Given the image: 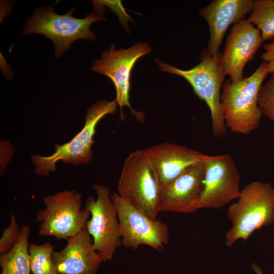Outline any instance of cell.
<instances>
[{
    "label": "cell",
    "instance_id": "cell-1",
    "mask_svg": "<svg viewBox=\"0 0 274 274\" xmlns=\"http://www.w3.org/2000/svg\"><path fill=\"white\" fill-rule=\"evenodd\" d=\"M92 13L84 18L73 17L76 11L73 7L64 15L56 14L54 7H44L36 9L25 24L22 36L31 33L43 35L50 39L54 45V54L60 57L71 47L72 44L79 39L94 41L96 35L89 28L95 22L106 20L104 14L105 6L100 1H92Z\"/></svg>",
    "mask_w": 274,
    "mask_h": 274
},
{
    "label": "cell",
    "instance_id": "cell-2",
    "mask_svg": "<svg viewBox=\"0 0 274 274\" xmlns=\"http://www.w3.org/2000/svg\"><path fill=\"white\" fill-rule=\"evenodd\" d=\"M237 200L227 213L232 223L225 235L228 247L239 239L246 243L256 230L274 224V187L269 183L256 181L246 185Z\"/></svg>",
    "mask_w": 274,
    "mask_h": 274
},
{
    "label": "cell",
    "instance_id": "cell-3",
    "mask_svg": "<svg viewBox=\"0 0 274 274\" xmlns=\"http://www.w3.org/2000/svg\"><path fill=\"white\" fill-rule=\"evenodd\" d=\"M267 74L263 62L249 77L236 82L229 79L223 84L221 105L227 129L248 134L259 127L262 114L258 95Z\"/></svg>",
    "mask_w": 274,
    "mask_h": 274
},
{
    "label": "cell",
    "instance_id": "cell-4",
    "mask_svg": "<svg viewBox=\"0 0 274 274\" xmlns=\"http://www.w3.org/2000/svg\"><path fill=\"white\" fill-rule=\"evenodd\" d=\"M115 100H99L89 108L85 115V124L82 130L70 141L54 145L55 151L51 155L43 156L33 154L30 156L35 173L44 178L56 170L59 161L74 166L86 164L92 161L93 136L99 121L105 116L114 114L117 111Z\"/></svg>",
    "mask_w": 274,
    "mask_h": 274
},
{
    "label": "cell",
    "instance_id": "cell-5",
    "mask_svg": "<svg viewBox=\"0 0 274 274\" xmlns=\"http://www.w3.org/2000/svg\"><path fill=\"white\" fill-rule=\"evenodd\" d=\"M221 53L212 55L207 49L200 54L199 63L183 70L155 58L157 70L180 76L191 85L195 94L208 105L211 117L212 129L216 138L222 137L227 131L221 110L220 91L225 77L220 64Z\"/></svg>",
    "mask_w": 274,
    "mask_h": 274
},
{
    "label": "cell",
    "instance_id": "cell-6",
    "mask_svg": "<svg viewBox=\"0 0 274 274\" xmlns=\"http://www.w3.org/2000/svg\"><path fill=\"white\" fill-rule=\"evenodd\" d=\"M161 183L145 150L131 153L125 159L118 184V193L146 216L156 219L160 211Z\"/></svg>",
    "mask_w": 274,
    "mask_h": 274
},
{
    "label": "cell",
    "instance_id": "cell-7",
    "mask_svg": "<svg viewBox=\"0 0 274 274\" xmlns=\"http://www.w3.org/2000/svg\"><path fill=\"white\" fill-rule=\"evenodd\" d=\"M45 208L36 215L38 233L67 239L79 233L90 219V213L82 208V194L75 190L57 192L43 197Z\"/></svg>",
    "mask_w": 274,
    "mask_h": 274
},
{
    "label": "cell",
    "instance_id": "cell-8",
    "mask_svg": "<svg viewBox=\"0 0 274 274\" xmlns=\"http://www.w3.org/2000/svg\"><path fill=\"white\" fill-rule=\"evenodd\" d=\"M92 188L97 197L89 196L85 201L84 209L91 215L86 227L92 238L93 249L106 262L113 259L122 244L118 214L109 189L99 184Z\"/></svg>",
    "mask_w": 274,
    "mask_h": 274
},
{
    "label": "cell",
    "instance_id": "cell-9",
    "mask_svg": "<svg viewBox=\"0 0 274 274\" xmlns=\"http://www.w3.org/2000/svg\"><path fill=\"white\" fill-rule=\"evenodd\" d=\"M111 197L118 214L122 244L133 250L144 245L161 251L169 240L167 225L149 218L117 193Z\"/></svg>",
    "mask_w": 274,
    "mask_h": 274
},
{
    "label": "cell",
    "instance_id": "cell-10",
    "mask_svg": "<svg viewBox=\"0 0 274 274\" xmlns=\"http://www.w3.org/2000/svg\"><path fill=\"white\" fill-rule=\"evenodd\" d=\"M146 42H138L127 49H116L111 44L109 50L102 52L101 57L92 62L91 70L109 78L116 90L115 101L122 110L128 107L136 117L142 118L129 102L130 78L131 71L138 60L152 51Z\"/></svg>",
    "mask_w": 274,
    "mask_h": 274
},
{
    "label": "cell",
    "instance_id": "cell-11",
    "mask_svg": "<svg viewBox=\"0 0 274 274\" xmlns=\"http://www.w3.org/2000/svg\"><path fill=\"white\" fill-rule=\"evenodd\" d=\"M240 183L239 173L230 155L212 156L206 162L204 188L198 210L219 209L237 199Z\"/></svg>",
    "mask_w": 274,
    "mask_h": 274
},
{
    "label": "cell",
    "instance_id": "cell-12",
    "mask_svg": "<svg viewBox=\"0 0 274 274\" xmlns=\"http://www.w3.org/2000/svg\"><path fill=\"white\" fill-rule=\"evenodd\" d=\"M263 42L260 31L246 19L233 25L227 38L220 64L232 82L243 79L244 68Z\"/></svg>",
    "mask_w": 274,
    "mask_h": 274
},
{
    "label": "cell",
    "instance_id": "cell-13",
    "mask_svg": "<svg viewBox=\"0 0 274 274\" xmlns=\"http://www.w3.org/2000/svg\"><path fill=\"white\" fill-rule=\"evenodd\" d=\"M207 160L194 164L170 183L161 186V211L191 214L198 210Z\"/></svg>",
    "mask_w": 274,
    "mask_h": 274
},
{
    "label": "cell",
    "instance_id": "cell-14",
    "mask_svg": "<svg viewBox=\"0 0 274 274\" xmlns=\"http://www.w3.org/2000/svg\"><path fill=\"white\" fill-rule=\"evenodd\" d=\"M59 251H54L52 260L59 274H96L102 259L93 249V240L85 227L66 239Z\"/></svg>",
    "mask_w": 274,
    "mask_h": 274
},
{
    "label": "cell",
    "instance_id": "cell-15",
    "mask_svg": "<svg viewBox=\"0 0 274 274\" xmlns=\"http://www.w3.org/2000/svg\"><path fill=\"white\" fill-rule=\"evenodd\" d=\"M252 0H214L199 13L207 21L210 40L206 49L214 55L219 51L222 39L228 27L246 19L251 11Z\"/></svg>",
    "mask_w": 274,
    "mask_h": 274
},
{
    "label": "cell",
    "instance_id": "cell-16",
    "mask_svg": "<svg viewBox=\"0 0 274 274\" xmlns=\"http://www.w3.org/2000/svg\"><path fill=\"white\" fill-rule=\"evenodd\" d=\"M145 151L157 171L162 186L170 183L194 164L212 156L169 143L152 146Z\"/></svg>",
    "mask_w": 274,
    "mask_h": 274
},
{
    "label": "cell",
    "instance_id": "cell-17",
    "mask_svg": "<svg viewBox=\"0 0 274 274\" xmlns=\"http://www.w3.org/2000/svg\"><path fill=\"white\" fill-rule=\"evenodd\" d=\"M30 234L28 226L20 227V234L14 246L8 252L1 254V274H30V259L28 252Z\"/></svg>",
    "mask_w": 274,
    "mask_h": 274
},
{
    "label": "cell",
    "instance_id": "cell-18",
    "mask_svg": "<svg viewBox=\"0 0 274 274\" xmlns=\"http://www.w3.org/2000/svg\"><path fill=\"white\" fill-rule=\"evenodd\" d=\"M260 31L263 41L274 39V0L253 1L247 19Z\"/></svg>",
    "mask_w": 274,
    "mask_h": 274
},
{
    "label": "cell",
    "instance_id": "cell-19",
    "mask_svg": "<svg viewBox=\"0 0 274 274\" xmlns=\"http://www.w3.org/2000/svg\"><path fill=\"white\" fill-rule=\"evenodd\" d=\"M55 247L48 241L41 245L29 244L32 274H59L52 260Z\"/></svg>",
    "mask_w": 274,
    "mask_h": 274
},
{
    "label": "cell",
    "instance_id": "cell-20",
    "mask_svg": "<svg viewBox=\"0 0 274 274\" xmlns=\"http://www.w3.org/2000/svg\"><path fill=\"white\" fill-rule=\"evenodd\" d=\"M258 102L262 115L274 123V74L260 88Z\"/></svg>",
    "mask_w": 274,
    "mask_h": 274
},
{
    "label": "cell",
    "instance_id": "cell-21",
    "mask_svg": "<svg viewBox=\"0 0 274 274\" xmlns=\"http://www.w3.org/2000/svg\"><path fill=\"white\" fill-rule=\"evenodd\" d=\"M20 234V227H19L15 216L12 214L10 223L3 231L0 238L1 254L7 253L13 248Z\"/></svg>",
    "mask_w": 274,
    "mask_h": 274
},
{
    "label": "cell",
    "instance_id": "cell-22",
    "mask_svg": "<svg viewBox=\"0 0 274 274\" xmlns=\"http://www.w3.org/2000/svg\"><path fill=\"white\" fill-rule=\"evenodd\" d=\"M102 4L105 6L108 7L110 10L117 15L120 22L124 27V29L129 31L127 21L133 20V18L130 17L126 13L124 8L123 7L121 1H100Z\"/></svg>",
    "mask_w": 274,
    "mask_h": 274
},
{
    "label": "cell",
    "instance_id": "cell-23",
    "mask_svg": "<svg viewBox=\"0 0 274 274\" xmlns=\"http://www.w3.org/2000/svg\"><path fill=\"white\" fill-rule=\"evenodd\" d=\"M0 173L4 175L7 172V167L14 153V149L8 140L1 142L0 144Z\"/></svg>",
    "mask_w": 274,
    "mask_h": 274
},
{
    "label": "cell",
    "instance_id": "cell-24",
    "mask_svg": "<svg viewBox=\"0 0 274 274\" xmlns=\"http://www.w3.org/2000/svg\"><path fill=\"white\" fill-rule=\"evenodd\" d=\"M264 52L261 54V58L265 63L268 74H274V41L266 44L264 46Z\"/></svg>",
    "mask_w": 274,
    "mask_h": 274
},
{
    "label": "cell",
    "instance_id": "cell-25",
    "mask_svg": "<svg viewBox=\"0 0 274 274\" xmlns=\"http://www.w3.org/2000/svg\"><path fill=\"white\" fill-rule=\"evenodd\" d=\"M251 267L256 274H264L261 267L256 263H253Z\"/></svg>",
    "mask_w": 274,
    "mask_h": 274
}]
</instances>
